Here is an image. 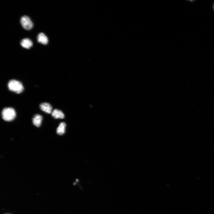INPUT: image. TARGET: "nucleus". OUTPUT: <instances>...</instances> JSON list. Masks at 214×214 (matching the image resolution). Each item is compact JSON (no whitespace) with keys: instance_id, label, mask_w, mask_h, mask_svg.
Returning a JSON list of instances; mask_svg holds the SVG:
<instances>
[{"instance_id":"nucleus-6","label":"nucleus","mask_w":214,"mask_h":214,"mask_svg":"<svg viewBox=\"0 0 214 214\" xmlns=\"http://www.w3.org/2000/svg\"><path fill=\"white\" fill-rule=\"evenodd\" d=\"M21 45L23 47L29 49L33 45L32 42L29 38H25L21 40Z\"/></svg>"},{"instance_id":"nucleus-7","label":"nucleus","mask_w":214,"mask_h":214,"mask_svg":"<svg viewBox=\"0 0 214 214\" xmlns=\"http://www.w3.org/2000/svg\"><path fill=\"white\" fill-rule=\"evenodd\" d=\"M52 116L55 119H63L65 117L63 113L61 111L55 109L52 113Z\"/></svg>"},{"instance_id":"nucleus-5","label":"nucleus","mask_w":214,"mask_h":214,"mask_svg":"<svg viewBox=\"0 0 214 214\" xmlns=\"http://www.w3.org/2000/svg\"><path fill=\"white\" fill-rule=\"evenodd\" d=\"M37 39L38 42L45 45H47L48 42V38L43 33H40L38 35Z\"/></svg>"},{"instance_id":"nucleus-2","label":"nucleus","mask_w":214,"mask_h":214,"mask_svg":"<svg viewBox=\"0 0 214 214\" xmlns=\"http://www.w3.org/2000/svg\"><path fill=\"white\" fill-rule=\"evenodd\" d=\"M16 112L12 108H5L2 112L3 118L7 121H11L13 120L16 117Z\"/></svg>"},{"instance_id":"nucleus-8","label":"nucleus","mask_w":214,"mask_h":214,"mask_svg":"<svg viewBox=\"0 0 214 214\" xmlns=\"http://www.w3.org/2000/svg\"><path fill=\"white\" fill-rule=\"evenodd\" d=\"M43 119L42 116L39 114L35 115L33 119V124L35 126L38 127L41 125Z\"/></svg>"},{"instance_id":"nucleus-4","label":"nucleus","mask_w":214,"mask_h":214,"mask_svg":"<svg viewBox=\"0 0 214 214\" xmlns=\"http://www.w3.org/2000/svg\"><path fill=\"white\" fill-rule=\"evenodd\" d=\"M40 109L45 112L50 114L52 113V107L49 103H41L40 106Z\"/></svg>"},{"instance_id":"nucleus-3","label":"nucleus","mask_w":214,"mask_h":214,"mask_svg":"<svg viewBox=\"0 0 214 214\" xmlns=\"http://www.w3.org/2000/svg\"><path fill=\"white\" fill-rule=\"evenodd\" d=\"M20 23L23 28L28 30H31L33 26V23L30 18L26 16L21 17Z\"/></svg>"},{"instance_id":"nucleus-10","label":"nucleus","mask_w":214,"mask_h":214,"mask_svg":"<svg viewBox=\"0 0 214 214\" xmlns=\"http://www.w3.org/2000/svg\"><path fill=\"white\" fill-rule=\"evenodd\" d=\"M213 9L214 10V4H213Z\"/></svg>"},{"instance_id":"nucleus-9","label":"nucleus","mask_w":214,"mask_h":214,"mask_svg":"<svg viewBox=\"0 0 214 214\" xmlns=\"http://www.w3.org/2000/svg\"><path fill=\"white\" fill-rule=\"evenodd\" d=\"M66 124L64 122H62L60 124L57 128V133L59 135H62L65 133Z\"/></svg>"},{"instance_id":"nucleus-1","label":"nucleus","mask_w":214,"mask_h":214,"mask_svg":"<svg viewBox=\"0 0 214 214\" xmlns=\"http://www.w3.org/2000/svg\"><path fill=\"white\" fill-rule=\"evenodd\" d=\"M8 88L10 91L18 94L22 92L24 89L22 83L15 80H10L8 82Z\"/></svg>"}]
</instances>
